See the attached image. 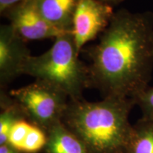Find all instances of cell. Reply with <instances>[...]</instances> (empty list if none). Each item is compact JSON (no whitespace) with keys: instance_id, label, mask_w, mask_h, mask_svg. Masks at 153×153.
Segmentation results:
<instances>
[{"instance_id":"6da1fadb","label":"cell","mask_w":153,"mask_h":153,"mask_svg":"<svg viewBox=\"0 0 153 153\" xmlns=\"http://www.w3.org/2000/svg\"><path fill=\"white\" fill-rule=\"evenodd\" d=\"M152 38L153 13H114L89 52L91 85L107 97L134 100L152 78Z\"/></svg>"},{"instance_id":"7a4b0ae2","label":"cell","mask_w":153,"mask_h":153,"mask_svg":"<svg viewBox=\"0 0 153 153\" xmlns=\"http://www.w3.org/2000/svg\"><path fill=\"white\" fill-rule=\"evenodd\" d=\"M132 99L107 97L99 102H75L66 108L68 122L76 133L99 153L127 148L133 128L128 121Z\"/></svg>"},{"instance_id":"3957f363","label":"cell","mask_w":153,"mask_h":153,"mask_svg":"<svg viewBox=\"0 0 153 153\" xmlns=\"http://www.w3.org/2000/svg\"><path fill=\"white\" fill-rule=\"evenodd\" d=\"M72 32L55 38L46 52L30 55L23 68V74L53 86L68 96L77 97L91 85L88 66L79 58Z\"/></svg>"},{"instance_id":"277c9868","label":"cell","mask_w":153,"mask_h":153,"mask_svg":"<svg viewBox=\"0 0 153 153\" xmlns=\"http://www.w3.org/2000/svg\"><path fill=\"white\" fill-rule=\"evenodd\" d=\"M10 94L30 117L43 125L53 126L58 122L67 108L65 94L38 80L12 90Z\"/></svg>"},{"instance_id":"5b68a950","label":"cell","mask_w":153,"mask_h":153,"mask_svg":"<svg viewBox=\"0 0 153 153\" xmlns=\"http://www.w3.org/2000/svg\"><path fill=\"white\" fill-rule=\"evenodd\" d=\"M114 14L111 5L101 0H78L72 34L79 52L106 30Z\"/></svg>"},{"instance_id":"8992f818","label":"cell","mask_w":153,"mask_h":153,"mask_svg":"<svg viewBox=\"0 0 153 153\" xmlns=\"http://www.w3.org/2000/svg\"><path fill=\"white\" fill-rule=\"evenodd\" d=\"M7 14L14 29L25 41L55 38L65 33L53 26L38 11L36 0H25L9 9Z\"/></svg>"},{"instance_id":"52a82bcc","label":"cell","mask_w":153,"mask_h":153,"mask_svg":"<svg viewBox=\"0 0 153 153\" xmlns=\"http://www.w3.org/2000/svg\"><path fill=\"white\" fill-rule=\"evenodd\" d=\"M26 41L10 24L0 27V83L4 86L23 74V68L30 56Z\"/></svg>"},{"instance_id":"ba28073f","label":"cell","mask_w":153,"mask_h":153,"mask_svg":"<svg viewBox=\"0 0 153 153\" xmlns=\"http://www.w3.org/2000/svg\"><path fill=\"white\" fill-rule=\"evenodd\" d=\"M78 0H36L38 11L53 26L70 33Z\"/></svg>"},{"instance_id":"9c48e42d","label":"cell","mask_w":153,"mask_h":153,"mask_svg":"<svg viewBox=\"0 0 153 153\" xmlns=\"http://www.w3.org/2000/svg\"><path fill=\"white\" fill-rule=\"evenodd\" d=\"M49 148L51 153H87L82 143L59 121L51 126Z\"/></svg>"},{"instance_id":"30bf717a","label":"cell","mask_w":153,"mask_h":153,"mask_svg":"<svg viewBox=\"0 0 153 153\" xmlns=\"http://www.w3.org/2000/svg\"><path fill=\"white\" fill-rule=\"evenodd\" d=\"M128 153H153V120L142 119L133 128Z\"/></svg>"},{"instance_id":"8fae6325","label":"cell","mask_w":153,"mask_h":153,"mask_svg":"<svg viewBox=\"0 0 153 153\" xmlns=\"http://www.w3.org/2000/svg\"><path fill=\"white\" fill-rule=\"evenodd\" d=\"M31 125L24 120H19L13 125L9 133L8 142L14 148L22 151L26 135Z\"/></svg>"},{"instance_id":"7c38bea8","label":"cell","mask_w":153,"mask_h":153,"mask_svg":"<svg viewBox=\"0 0 153 153\" xmlns=\"http://www.w3.org/2000/svg\"><path fill=\"white\" fill-rule=\"evenodd\" d=\"M19 119L16 115V110L12 107L4 111L0 116V143L4 145L8 141L9 133L14 124Z\"/></svg>"},{"instance_id":"4fadbf2b","label":"cell","mask_w":153,"mask_h":153,"mask_svg":"<svg viewBox=\"0 0 153 153\" xmlns=\"http://www.w3.org/2000/svg\"><path fill=\"white\" fill-rule=\"evenodd\" d=\"M45 143V137L38 128L31 126L26 135L22 151L26 152H35L43 147Z\"/></svg>"},{"instance_id":"5bb4252c","label":"cell","mask_w":153,"mask_h":153,"mask_svg":"<svg viewBox=\"0 0 153 153\" xmlns=\"http://www.w3.org/2000/svg\"><path fill=\"white\" fill-rule=\"evenodd\" d=\"M134 101L142 109L143 119L153 120V87H147L135 97Z\"/></svg>"},{"instance_id":"9a60e30c","label":"cell","mask_w":153,"mask_h":153,"mask_svg":"<svg viewBox=\"0 0 153 153\" xmlns=\"http://www.w3.org/2000/svg\"><path fill=\"white\" fill-rule=\"evenodd\" d=\"M25 0H0V13L4 14L9 9Z\"/></svg>"},{"instance_id":"2e32d148","label":"cell","mask_w":153,"mask_h":153,"mask_svg":"<svg viewBox=\"0 0 153 153\" xmlns=\"http://www.w3.org/2000/svg\"><path fill=\"white\" fill-rule=\"evenodd\" d=\"M0 153H14L10 148L6 146L5 145H1L0 147Z\"/></svg>"},{"instance_id":"e0dca14e","label":"cell","mask_w":153,"mask_h":153,"mask_svg":"<svg viewBox=\"0 0 153 153\" xmlns=\"http://www.w3.org/2000/svg\"><path fill=\"white\" fill-rule=\"evenodd\" d=\"M101 1H104V2L106 3V4H111H111L118 3V2H120V1H122V0H101Z\"/></svg>"},{"instance_id":"ac0fdd59","label":"cell","mask_w":153,"mask_h":153,"mask_svg":"<svg viewBox=\"0 0 153 153\" xmlns=\"http://www.w3.org/2000/svg\"><path fill=\"white\" fill-rule=\"evenodd\" d=\"M152 48H153V38H152Z\"/></svg>"}]
</instances>
